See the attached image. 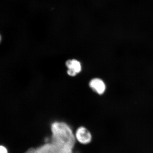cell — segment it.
<instances>
[{"instance_id": "cell-1", "label": "cell", "mask_w": 153, "mask_h": 153, "mask_svg": "<svg viewBox=\"0 0 153 153\" xmlns=\"http://www.w3.org/2000/svg\"><path fill=\"white\" fill-rule=\"evenodd\" d=\"M52 144L61 150L74 151L76 141L74 131L68 124L62 122H56L51 126Z\"/></svg>"}, {"instance_id": "cell-2", "label": "cell", "mask_w": 153, "mask_h": 153, "mask_svg": "<svg viewBox=\"0 0 153 153\" xmlns=\"http://www.w3.org/2000/svg\"><path fill=\"white\" fill-rule=\"evenodd\" d=\"M76 142L82 145L89 144L92 140V135L90 131L84 126H80L74 131Z\"/></svg>"}, {"instance_id": "cell-3", "label": "cell", "mask_w": 153, "mask_h": 153, "mask_svg": "<svg viewBox=\"0 0 153 153\" xmlns=\"http://www.w3.org/2000/svg\"><path fill=\"white\" fill-rule=\"evenodd\" d=\"M89 85L94 91L99 95L103 94L106 90V85L104 82L98 78L91 79L89 82Z\"/></svg>"}, {"instance_id": "cell-4", "label": "cell", "mask_w": 153, "mask_h": 153, "mask_svg": "<svg viewBox=\"0 0 153 153\" xmlns=\"http://www.w3.org/2000/svg\"><path fill=\"white\" fill-rule=\"evenodd\" d=\"M66 65L68 69L74 70L77 74L79 73L82 71L81 63L76 59L67 61L66 62Z\"/></svg>"}, {"instance_id": "cell-5", "label": "cell", "mask_w": 153, "mask_h": 153, "mask_svg": "<svg viewBox=\"0 0 153 153\" xmlns=\"http://www.w3.org/2000/svg\"><path fill=\"white\" fill-rule=\"evenodd\" d=\"M67 73H68V75L73 76H76V74H77L74 70L70 69H68V71H67Z\"/></svg>"}, {"instance_id": "cell-6", "label": "cell", "mask_w": 153, "mask_h": 153, "mask_svg": "<svg viewBox=\"0 0 153 153\" xmlns=\"http://www.w3.org/2000/svg\"><path fill=\"white\" fill-rule=\"evenodd\" d=\"M0 153H8V152L5 147L0 146Z\"/></svg>"}, {"instance_id": "cell-7", "label": "cell", "mask_w": 153, "mask_h": 153, "mask_svg": "<svg viewBox=\"0 0 153 153\" xmlns=\"http://www.w3.org/2000/svg\"><path fill=\"white\" fill-rule=\"evenodd\" d=\"M1 34H0V43H1Z\"/></svg>"}]
</instances>
